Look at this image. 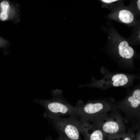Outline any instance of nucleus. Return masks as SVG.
<instances>
[{
	"label": "nucleus",
	"instance_id": "nucleus-1",
	"mask_svg": "<svg viewBox=\"0 0 140 140\" xmlns=\"http://www.w3.org/2000/svg\"><path fill=\"white\" fill-rule=\"evenodd\" d=\"M62 91L58 89L52 90V98L50 100H35V102L42 106L45 111L44 114L45 117L51 119L61 117L65 115L78 116L76 106L68 103L62 96Z\"/></svg>",
	"mask_w": 140,
	"mask_h": 140
},
{
	"label": "nucleus",
	"instance_id": "nucleus-2",
	"mask_svg": "<svg viewBox=\"0 0 140 140\" xmlns=\"http://www.w3.org/2000/svg\"><path fill=\"white\" fill-rule=\"evenodd\" d=\"M76 106L79 118L87 121L118 109L117 103L112 99L90 100L85 103L80 100Z\"/></svg>",
	"mask_w": 140,
	"mask_h": 140
},
{
	"label": "nucleus",
	"instance_id": "nucleus-3",
	"mask_svg": "<svg viewBox=\"0 0 140 140\" xmlns=\"http://www.w3.org/2000/svg\"><path fill=\"white\" fill-rule=\"evenodd\" d=\"M117 106L118 109L125 114V121L132 123V129L139 130L140 88L136 87L130 91L124 99L117 103Z\"/></svg>",
	"mask_w": 140,
	"mask_h": 140
},
{
	"label": "nucleus",
	"instance_id": "nucleus-4",
	"mask_svg": "<svg viewBox=\"0 0 140 140\" xmlns=\"http://www.w3.org/2000/svg\"><path fill=\"white\" fill-rule=\"evenodd\" d=\"M117 110L87 121L97 125L107 139L125 133L126 128L124 120L120 113Z\"/></svg>",
	"mask_w": 140,
	"mask_h": 140
},
{
	"label": "nucleus",
	"instance_id": "nucleus-5",
	"mask_svg": "<svg viewBox=\"0 0 140 140\" xmlns=\"http://www.w3.org/2000/svg\"><path fill=\"white\" fill-rule=\"evenodd\" d=\"M78 116L58 117L49 119L60 135L64 140H82L80 122Z\"/></svg>",
	"mask_w": 140,
	"mask_h": 140
},
{
	"label": "nucleus",
	"instance_id": "nucleus-6",
	"mask_svg": "<svg viewBox=\"0 0 140 140\" xmlns=\"http://www.w3.org/2000/svg\"><path fill=\"white\" fill-rule=\"evenodd\" d=\"M100 72L103 75L102 79L97 80L92 78V82L91 83L81 85L80 87L85 86L103 89L113 87H127L130 85L133 80L132 76L122 73L110 72L104 67L101 68Z\"/></svg>",
	"mask_w": 140,
	"mask_h": 140
},
{
	"label": "nucleus",
	"instance_id": "nucleus-7",
	"mask_svg": "<svg viewBox=\"0 0 140 140\" xmlns=\"http://www.w3.org/2000/svg\"><path fill=\"white\" fill-rule=\"evenodd\" d=\"M80 131L84 140H106L102 131L96 124L79 118Z\"/></svg>",
	"mask_w": 140,
	"mask_h": 140
},
{
	"label": "nucleus",
	"instance_id": "nucleus-8",
	"mask_svg": "<svg viewBox=\"0 0 140 140\" xmlns=\"http://www.w3.org/2000/svg\"><path fill=\"white\" fill-rule=\"evenodd\" d=\"M1 11L0 13V19L3 21L8 19H12L16 14V10L15 6L7 1H4L0 4Z\"/></svg>",
	"mask_w": 140,
	"mask_h": 140
},
{
	"label": "nucleus",
	"instance_id": "nucleus-9",
	"mask_svg": "<svg viewBox=\"0 0 140 140\" xmlns=\"http://www.w3.org/2000/svg\"><path fill=\"white\" fill-rule=\"evenodd\" d=\"M117 48L118 54L123 59L129 60L133 56L134 50L129 46V43L127 41H123L120 42Z\"/></svg>",
	"mask_w": 140,
	"mask_h": 140
},
{
	"label": "nucleus",
	"instance_id": "nucleus-10",
	"mask_svg": "<svg viewBox=\"0 0 140 140\" xmlns=\"http://www.w3.org/2000/svg\"><path fill=\"white\" fill-rule=\"evenodd\" d=\"M118 17L123 22L127 24L131 23L133 20L134 16L130 11L126 10H122L118 13Z\"/></svg>",
	"mask_w": 140,
	"mask_h": 140
},
{
	"label": "nucleus",
	"instance_id": "nucleus-11",
	"mask_svg": "<svg viewBox=\"0 0 140 140\" xmlns=\"http://www.w3.org/2000/svg\"><path fill=\"white\" fill-rule=\"evenodd\" d=\"M135 136L134 131L130 129L127 132L110 137L107 140H132Z\"/></svg>",
	"mask_w": 140,
	"mask_h": 140
},
{
	"label": "nucleus",
	"instance_id": "nucleus-12",
	"mask_svg": "<svg viewBox=\"0 0 140 140\" xmlns=\"http://www.w3.org/2000/svg\"><path fill=\"white\" fill-rule=\"evenodd\" d=\"M132 140H140V131H138V132L136 134H135V136Z\"/></svg>",
	"mask_w": 140,
	"mask_h": 140
},
{
	"label": "nucleus",
	"instance_id": "nucleus-13",
	"mask_svg": "<svg viewBox=\"0 0 140 140\" xmlns=\"http://www.w3.org/2000/svg\"><path fill=\"white\" fill-rule=\"evenodd\" d=\"M117 0H102L101 1L105 3H109L118 1Z\"/></svg>",
	"mask_w": 140,
	"mask_h": 140
},
{
	"label": "nucleus",
	"instance_id": "nucleus-14",
	"mask_svg": "<svg viewBox=\"0 0 140 140\" xmlns=\"http://www.w3.org/2000/svg\"><path fill=\"white\" fill-rule=\"evenodd\" d=\"M47 140H52L50 137H48L46 138ZM55 140H64L62 138L60 137V136L56 139Z\"/></svg>",
	"mask_w": 140,
	"mask_h": 140
},
{
	"label": "nucleus",
	"instance_id": "nucleus-15",
	"mask_svg": "<svg viewBox=\"0 0 140 140\" xmlns=\"http://www.w3.org/2000/svg\"><path fill=\"white\" fill-rule=\"evenodd\" d=\"M140 0H138V1H137V6H138V8L139 9V10L140 11Z\"/></svg>",
	"mask_w": 140,
	"mask_h": 140
}]
</instances>
